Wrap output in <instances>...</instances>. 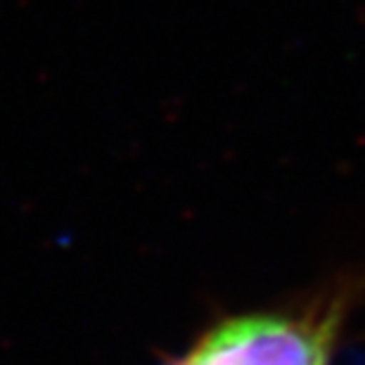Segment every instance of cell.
Here are the masks:
<instances>
[{
    "mask_svg": "<svg viewBox=\"0 0 365 365\" xmlns=\"http://www.w3.org/2000/svg\"><path fill=\"white\" fill-rule=\"evenodd\" d=\"M332 320L254 313L221 323L173 365H327Z\"/></svg>",
    "mask_w": 365,
    "mask_h": 365,
    "instance_id": "cell-1",
    "label": "cell"
}]
</instances>
